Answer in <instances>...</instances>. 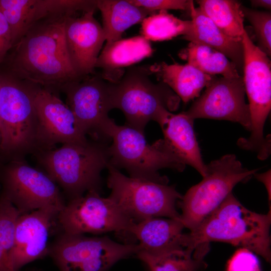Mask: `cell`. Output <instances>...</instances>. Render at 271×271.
Returning <instances> with one entry per match:
<instances>
[{
    "instance_id": "22",
    "label": "cell",
    "mask_w": 271,
    "mask_h": 271,
    "mask_svg": "<svg viewBox=\"0 0 271 271\" xmlns=\"http://www.w3.org/2000/svg\"><path fill=\"white\" fill-rule=\"evenodd\" d=\"M150 74L167 85L184 103L198 98L216 76L205 74L191 65L164 62L148 67Z\"/></svg>"
},
{
    "instance_id": "27",
    "label": "cell",
    "mask_w": 271,
    "mask_h": 271,
    "mask_svg": "<svg viewBox=\"0 0 271 271\" xmlns=\"http://www.w3.org/2000/svg\"><path fill=\"white\" fill-rule=\"evenodd\" d=\"M182 56L188 64L205 74L229 78L241 76L233 63L210 47L190 42Z\"/></svg>"
},
{
    "instance_id": "36",
    "label": "cell",
    "mask_w": 271,
    "mask_h": 271,
    "mask_svg": "<svg viewBox=\"0 0 271 271\" xmlns=\"http://www.w3.org/2000/svg\"><path fill=\"white\" fill-rule=\"evenodd\" d=\"M1 141H2V136H1V126H0V146L1 144Z\"/></svg>"
},
{
    "instance_id": "19",
    "label": "cell",
    "mask_w": 271,
    "mask_h": 271,
    "mask_svg": "<svg viewBox=\"0 0 271 271\" xmlns=\"http://www.w3.org/2000/svg\"><path fill=\"white\" fill-rule=\"evenodd\" d=\"M194 119L184 111L173 114L167 111L159 124L164 140L173 152L185 163L204 177L207 166L204 163L195 134Z\"/></svg>"
},
{
    "instance_id": "4",
    "label": "cell",
    "mask_w": 271,
    "mask_h": 271,
    "mask_svg": "<svg viewBox=\"0 0 271 271\" xmlns=\"http://www.w3.org/2000/svg\"><path fill=\"white\" fill-rule=\"evenodd\" d=\"M106 142L88 140L65 144L34 155L40 169L63 190L69 200L90 191L99 192L101 173L109 164Z\"/></svg>"
},
{
    "instance_id": "12",
    "label": "cell",
    "mask_w": 271,
    "mask_h": 271,
    "mask_svg": "<svg viewBox=\"0 0 271 271\" xmlns=\"http://www.w3.org/2000/svg\"><path fill=\"white\" fill-rule=\"evenodd\" d=\"M67 106L73 113L79 127L93 140L106 142L107 130L112 120L108 116L113 109L110 82L102 74L80 76L61 90Z\"/></svg>"
},
{
    "instance_id": "23",
    "label": "cell",
    "mask_w": 271,
    "mask_h": 271,
    "mask_svg": "<svg viewBox=\"0 0 271 271\" xmlns=\"http://www.w3.org/2000/svg\"><path fill=\"white\" fill-rule=\"evenodd\" d=\"M96 1L97 9L102 16V27L107 45L120 40L126 29L155 14L128 0Z\"/></svg>"
},
{
    "instance_id": "16",
    "label": "cell",
    "mask_w": 271,
    "mask_h": 271,
    "mask_svg": "<svg viewBox=\"0 0 271 271\" xmlns=\"http://www.w3.org/2000/svg\"><path fill=\"white\" fill-rule=\"evenodd\" d=\"M95 11L65 19L64 35L71 63L79 76L95 73L97 58L105 38Z\"/></svg>"
},
{
    "instance_id": "35",
    "label": "cell",
    "mask_w": 271,
    "mask_h": 271,
    "mask_svg": "<svg viewBox=\"0 0 271 271\" xmlns=\"http://www.w3.org/2000/svg\"><path fill=\"white\" fill-rule=\"evenodd\" d=\"M250 2L253 8H262L269 10L271 9L270 0H251Z\"/></svg>"
},
{
    "instance_id": "33",
    "label": "cell",
    "mask_w": 271,
    "mask_h": 271,
    "mask_svg": "<svg viewBox=\"0 0 271 271\" xmlns=\"http://www.w3.org/2000/svg\"><path fill=\"white\" fill-rule=\"evenodd\" d=\"M12 47L10 27L4 16L0 12V64Z\"/></svg>"
},
{
    "instance_id": "8",
    "label": "cell",
    "mask_w": 271,
    "mask_h": 271,
    "mask_svg": "<svg viewBox=\"0 0 271 271\" xmlns=\"http://www.w3.org/2000/svg\"><path fill=\"white\" fill-rule=\"evenodd\" d=\"M242 41L244 50L243 83L250 114V135L241 139V148L257 153L260 160L270 153V139L263 127L271 108V63L269 57L252 42L246 30Z\"/></svg>"
},
{
    "instance_id": "5",
    "label": "cell",
    "mask_w": 271,
    "mask_h": 271,
    "mask_svg": "<svg viewBox=\"0 0 271 271\" xmlns=\"http://www.w3.org/2000/svg\"><path fill=\"white\" fill-rule=\"evenodd\" d=\"M112 143L108 146L109 165L124 169L130 177L168 184V179L159 171L170 168L182 172L185 163L173 152L164 139L149 144L144 133L125 124L117 125L112 119L107 131Z\"/></svg>"
},
{
    "instance_id": "13",
    "label": "cell",
    "mask_w": 271,
    "mask_h": 271,
    "mask_svg": "<svg viewBox=\"0 0 271 271\" xmlns=\"http://www.w3.org/2000/svg\"><path fill=\"white\" fill-rule=\"evenodd\" d=\"M134 223L109 197H102L95 191L69 200L57 217L62 232L72 234L128 232Z\"/></svg>"
},
{
    "instance_id": "20",
    "label": "cell",
    "mask_w": 271,
    "mask_h": 271,
    "mask_svg": "<svg viewBox=\"0 0 271 271\" xmlns=\"http://www.w3.org/2000/svg\"><path fill=\"white\" fill-rule=\"evenodd\" d=\"M192 27L182 38L190 42L210 47L221 52L235 65L239 73L243 72L244 50L242 41L224 34L198 8L192 3L190 10Z\"/></svg>"
},
{
    "instance_id": "28",
    "label": "cell",
    "mask_w": 271,
    "mask_h": 271,
    "mask_svg": "<svg viewBox=\"0 0 271 271\" xmlns=\"http://www.w3.org/2000/svg\"><path fill=\"white\" fill-rule=\"evenodd\" d=\"M191 21L181 20L167 11L147 17L142 22V36L153 41L168 40L179 35H187L191 29Z\"/></svg>"
},
{
    "instance_id": "26",
    "label": "cell",
    "mask_w": 271,
    "mask_h": 271,
    "mask_svg": "<svg viewBox=\"0 0 271 271\" xmlns=\"http://www.w3.org/2000/svg\"><path fill=\"white\" fill-rule=\"evenodd\" d=\"M199 8L224 34L242 40L245 30L241 4L234 0H199Z\"/></svg>"
},
{
    "instance_id": "7",
    "label": "cell",
    "mask_w": 271,
    "mask_h": 271,
    "mask_svg": "<svg viewBox=\"0 0 271 271\" xmlns=\"http://www.w3.org/2000/svg\"><path fill=\"white\" fill-rule=\"evenodd\" d=\"M206 166L203 179L191 187L180 202V220L190 231L222 203L235 185L249 180L258 170L244 168L233 154L224 155Z\"/></svg>"
},
{
    "instance_id": "6",
    "label": "cell",
    "mask_w": 271,
    "mask_h": 271,
    "mask_svg": "<svg viewBox=\"0 0 271 271\" xmlns=\"http://www.w3.org/2000/svg\"><path fill=\"white\" fill-rule=\"evenodd\" d=\"M148 67H129L122 77L110 82L113 108L120 109L125 124L144 133L151 120L160 123L165 111L176 110L180 98L165 83L153 82Z\"/></svg>"
},
{
    "instance_id": "29",
    "label": "cell",
    "mask_w": 271,
    "mask_h": 271,
    "mask_svg": "<svg viewBox=\"0 0 271 271\" xmlns=\"http://www.w3.org/2000/svg\"><path fill=\"white\" fill-rule=\"evenodd\" d=\"M20 215L11 202L0 193V271H16L13 267L12 257L15 226Z\"/></svg>"
},
{
    "instance_id": "18",
    "label": "cell",
    "mask_w": 271,
    "mask_h": 271,
    "mask_svg": "<svg viewBox=\"0 0 271 271\" xmlns=\"http://www.w3.org/2000/svg\"><path fill=\"white\" fill-rule=\"evenodd\" d=\"M184 228L180 219L153 217L134 223L128 232L139 241L140 250L160 255L188 248Z\"/></svg>"
},
{
    "instance_id": "30",
    "label": "cell",
    "mask_w": 271,
    "mask_h": 271,
    "mask_svg": "<svg viewBox=\"0 0 271 271\" xmlns=\"http://www.w3.org/2000/svg\"><path fill=\"white\" fill-rule=\"evenodd\" d=\"M244 18L251 25L258 43L257 47L268 57L271 55V13L241 6Z\"/></svg>"
},
{
    "instance_id": "3",
    "label": "cell",
    "mask_w": 271,
    "mask_h": 271,
    "mask_svg": "<svg viewBox=\"0 0 271 271\" xmlns=\"http://www.w3.org/2000/svg\"><path fill=\"white\" fill-rule=\"evenodd\" d=\"M40 86L10 72L0 73V163L38 152L35 99Z\"/></svg>"
},
{
    "instance_id": "2",
    "label": "cell",
    "mask_w": 271,
    "mask_h": 271,
    "mask_svg": "<svg viewBox=\"0 0 271 271\" xmlns=\"http://www.w3.org/2000/svg\"><path fill=\"white\" fill-rule=\"evenodd\" d=\"M270 209L267 214L245 207L231 193L222 203L187 234L188 247L211 241L248 249L270 262Z\"/></svg>"
},
{
    "instance_id": "37",
    "label": "cell",
    "mask_w": 271,
    "mask_h": 271,
    "mask_svg": "<svg viewBox=\"0 0 271 271\" xmlns=\"http://www.w3.org/2000/svg\"><path fill=\"white\" fill-rule=\"evenodd\" d=\"M0 189H1V188H0Z\"/></svg>"
},
{
    "instance_id": "21",
    "label": "cell",
    "mask_w": 271,
    "mask_h": 271,
    "mask_svg": "<svg viewBox=\"0 0 271 271\" xmlns=\"http://www.w3.org/2000/svg\"><path fill=\"white\" fill-rule=\"evenodd\" d=\"M153 49L148 40L142 35L121 39L105 44L96 61L95 68H102V76L113 82L116 76L122 75L119 70L140 62L152 55Z\"/></svg>"
},
{
    "instance_id": "34",
    "label": "cell",
    "mask_w": 271,
    "mask_h": 271,
    "mask_svg": "<svg viewBox=\"0 0 271 271\" xmlns=\"http://www.w3.org/2000/svg\"><path fill=\"white\" fill-rule=\"evenodd\" d=\"M254 176L255 178L261 182L266 187L268 199L269 201L270 200V171H267V172L262 173V174H255Z\"/></svg>"
},
{
    "instance_id": "32",
    "label": "cell",
    "mask_w": 271,
    "mask_h": 271,
    "mask_svg": "<svg viewBox=\"0 0 271 271\" xmlns=\"http://www.w3.org/2000/svg\"><path fill=\"white\" fill-rule=\"evenodd\" d=\"M131 4L152 13L161 11L189 10L193 1L186 0H128Z\"/></svg>"
},
{
    "instance_id": "31",
    "label": "cell",
    "mask_w": 271,
    "mask_h": 271,
    "mask_svg": "<svg viewBox=\"0 0 271 271\" xmlns=\"http://www.w3.org/2000/svg\"><path fill=\"white\" fill-rule=\"evenodd\" d=\"M226 271H261L258 258L251 250L240 248L228 261Z\"/></svg>"
},
{
    "instance_id": "25",
    "label": "cell",
    "mask_w": 271,
    "mask_h": 271,
    "mask_svg": "<svg viewBox=\"0 0 271 271\" xmlns=\"http://www.w3.org/2000/svg\"><path fill=\"white\" fill-rule=\"evenodd\" d=\"M96 0H25L24 34L42 20L65 19L97 9Z\"/></svg>"
},
{
    "instance_id": "9",
    "label": "cell",
    "mask_w": 271,
    "mask_h": 271,
    "mask_svg": "<svg viewBox=\"0 0 271 271\" xmlns=\"http://www.w3.org/2000/svg\"><path fill=\"white\" fill-rule=\"evenodd\" d=\"M109 197L135 223L153 217L180 219L176 209L181 195L173 186L127 177L108 164Z\"/></svg>"
},
{
    "instance_id": "15",
    "label": "cell",
    "mask_w": 271,
    "mask_h": 271,
    "mask_svg": "<svg viewBox=\"0 0 271 271\" xmlns=\"http://www.w3.org/2000/svg\"><path fill=\"white\" fill-rule=\"evenodd\" d=\"M35 104L38 152L52 150L58 144L84 143L88 141L71 110L54 91L40 86Z\"/></svg>"
},
{
    "instance_id": "14",
    "label": "cell",
    "mask_w": 271,
    "mask_h": 271,
    "mask_svg": "<svg viewBox=\"0 0 271 271\" xmlns=\"http://www.w3.org/2000/svg\"><path fill=\"white\" fill-rule=\"evenodd\" d=\"M243 78L215 76L184 112L193 119L207 118L239 123L250 131V110L245 100Z\"/></svg>"
},
{
    "instance_id": "10",
    "label": "cell",
    "mask_w": 271,
    "mask_h": 271,
    "mask_svg": "<svg viewBox=\"0 0 271 271\" xmlns=\"http://www.w3.org/2000/svg\"><path fill=\"white\" fill-rule=\"evenodd\" d=\"M0 188L20 215L41 209L59 213L66 205L57 184L25 159L0 163Z\"/></svg>"
},
{
    "instance_id": "11",
    "label": "cell",
    "mask_w": 271,
    "mask_h": 271,
    "mask_svg": "<svg viewBox=\"0 0 271 271\" xmlns=\"http://www.w3.org/2000/svg\"><path fill=\"white\" fill-rule=\"evenodd\" d=\"M140 250L139 244H121L106 236L62 232L49 245L48 255L60 271H106Z\"/></svg>"
},
{
    "instance_id": "17",
    "label": "cell",
    "mask_w": 271,
    "mask_h": 271,
    "mask_svg": "<svg viewBox=\"0 0 271 271\" xmlns=\"http://www.w3.org/2000/svg\"><path fill=\"white\" fill-rule=\"evenodd\" d=\"M59 213L41 209L21 214L17 219L12 261L16 271L26 264L48 255L51 229Z\"/></svg>"
},
{
    "instance_id": "24",
    "label": "cell",
    "mask_w": 271,
    "mask_h": 271,
    "mask_svg": "<svg viewBox=\"0 0 271 271\" xmlns=\"http://www.w3.org/2000/svg\"><path fill=\"white\" fill-rule=\"evenodd\" d=\"M209 250L210 243L205 242L194 248L178 249L160 255L142 250L136 254L150 271H198L206 265L204 258Z\"/></svg>"
},
{
    "instance_id": "1",
    "label": "cell",
    "mask_w": 271,
    "mask_h": 271,
    "mask_svg": "<svg viewBox=\"0 0 271 271\" xmlns=\"http://www.w3.org/2000/svg\"><path fill=\"white\" fill-rule=\"evenodd\" d=\"M65 20H44L32 26L11 49L10 73L53 91L80 77L67 53Z\"/></svg>"
}]
</instances>
